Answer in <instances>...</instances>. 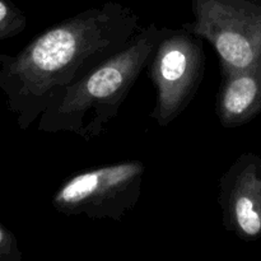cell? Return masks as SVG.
Masks as SVG:
<instances>
[{"mask_svg":"<svg viewBox=\"0 0 261 261\" xmlns=\"http://www.w3.org/2000/svg\"><path fill=\"white\" fill-rule=\"evenodd\" d=\"M145 170L139 160L88 168L66 178L54 193L51 205L65 216L121 222L142 196Z\"/></svg>","mask_w":261,"mask_h":261,"instance_id":"obj_3","label":"cell"},{"mask_svg":"<svg viewBox=\"0 0 261 261\" xmlns=\"http://www.w3.org/2000/svg\"><path fill=\"white\" fill-rule=\"evenodd\" d=\"M139 15L107 2L46 28L14 55L0 54V92L20 130L55 96L121 51L140 30Z\"/></svg>","mask_w":261,"mask_h":261,"instance_id":"obj_1","label":"cell"},{"mask_svg":"<svg viewBox=\"0 0 261 261\" xmlns=\"http://www.w3.org/2000/svg\"><path fill=\"white\" fill-rule=\"evenodd\" d=\"M194 20L184 27L206 41L219 70H240L261 61V0H190Z\"/></svg>","mask_w":261,"mask_h":261,"instance_id":"obj_5","label":"cell"},{"mask_svg":"<svg viewBox=\"0 0 261 261\" xmlns=\"http://www.w3.org/2000/svg\"><path fill=\"white\" fill-rule=\"evenodd\" d=\"M27 27V17L13 0H0V42L20 35Z\"/></svg>","mask_w":261,"mask_h":261,"instance_id":"obj_8","label":"cell"},{"mask_svg":"<svg viewBox=\"0 0 261 261\" xmlns=\"http://www.w3.org/2000/svg\"><path fill=\"white\" fill-rule=\"evenodd\" d=\"M218 204L227 231L242 241L261 237V157L242 153L219 178Z\"/></svg>","mask_w":261,"mask_h":261,"instance_id":"obj_6","label":"cell"},{"mask_svg":"<svg viewBox=\"0 0 261 261\" xmlns=\"http://www.w3.org/2000/svg\"><path fill=\"white\" fill-rule=\"evenodd\" d=\"M203 40L184 25L166 27L147 65L155 87V105L150 117L158 126L175 121L193 102L205 71Z\"/></svg>","mask_w":261,"mask_h":261,"instance_id":"obj_4","label":"cell"},{"mask_svg":"<svg viewBox=\"0 0 261 261\" xmlns=\"http://www.w3.org/2000/svg\"><path fill=\"white\" fill-rule=\"evenodd\" d=\"M23 254L17 237L9 228L0 223V261H22Z\"/></svg>","mask_w":261,"mask_h":261,"instance_id":"obj_9","label":"cell"},{"mask_svg":"<svg viewBox=\"0 0 261 261\" xmlns=\"http://www.w3.org/2000/svg\"><path fill=\"white\" fill-rule=\"evenodd\" d=\"M216 115L224 129L249 124L261 114V61L240 70H219Z\"/></svg>","mask_w":261,"mask_h":261,"instance_id":"obj_7","label":"cell"},{"mask_svg":"<svg viewBox=\"0 0 261 261\" xmlns=\"http://www.w3.org/2000/svg\"><path fill=\"white\" fill-rule=\"evenodd\" d=\"M165 31L155 23L142 27L121 51L56 94L38 119V132L71 133L86 142L98 138L147 69Z\"/></svg>","mask_w":261,"mask_h":261,"instance_id":"obj_2","label":"cell"}]
</instances>
